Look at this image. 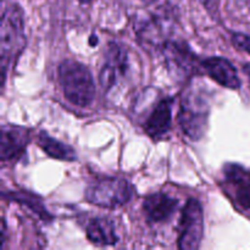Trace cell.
<instances>
[{
	"label": "cell",
	"mask_w": 250,
	"mask_h": 250,
	"mask_svg": "<svg viewBox=\"0 0 250 250\" xmlns=\"http://www.w3.org/2000/svg\"><path fill=\"white\" fill-rule=\"evenodd\" d=\"M190 83L181 95L177 121L183 134L193 142L205 136L209 126L210 94L204 87Z\"/></svg>",
	"instance_id": "obj_1"
},
{
	"label": "cell",
	"mask_w": 250,
	"mask_h": 250,
	"mask_svg": "<svg viewBox=\"0 0 250 250\" xmlns=\"http://www.w3.org/2000/svg\"><path fill=\"white\" fill-rule=\"evenodd\" d=\"M27 38L24 33V14L20 5L11 4L4 10L0 26V65H1V87H5L6 77L14 67L23 49Z\"/></svg>",
	"instance_id": "obj_2"
},
{
	"label": "cell",
	"mask_w": 250,
	"mask_h": 250,
	"mask_svg": "<svg viewBox=\"0 0 250 250\" xmlns=\"http://www.w3.org/2000/svg\"><path fill=\"white\" fill-rule=\"evenodd\" d=\"M177 26L175 7L163 5L155 11L146 12L138 17L134 26L136 38L146 50L160 53L166 42L172 39Z\"/></svg>",
	"instance_id": "obj_3"
},
{
	"label": "cell",
	"mask_w": 250,
	"mask_h": 250,
	"mask_svg": "<svg viewBox=\"0 0 250 250\" xmlns=\"http://www.w3.org/2000/svg\"><path fill=\"white\" fill-rule=\"evenodd\" d=\"M58 78L63 97L70 104L87 107L94 102L95 88L92 72L84 63L66 59L58 67Z\"/></svg>",
	"instance_id": "obj_4"
},
{
	"label": "cell",
	"mask_w": 250,
	"mask_h": 250,
	"mask_svg": "<svg viewBox=\"0 0 250 250\" xmlns=\"http://www.w3.org/2000/svg\"><path fill=\"white\" fill-rule=\"evenodd\" d=\"M134 188L121 177H102L90 182L84 190L87 203L104 209H117L131 202Z\"/></svg>",
	"instance_id": "obj_5"
},
{
	"label": "cell",
	"mask_w": 250,
	"mask_h": 250,
	"mask_svg": "<svg viewBox=\"0 0 250 250\" xmlns=\"http://www.w3.org/2000/svg\"><path fill=\"white\" fill-rule=\"evenodd\" d=\"M160 54L166 70L177 82L189 81L202 72V60L183 39H170L164 44Z\"/></svg>",
	"instance_id": "obj_6"
},
{
	"label": "cell",
	"mask_w": 250,
	"mask_h": 250,
	"mask_svg": "<svg viewBox=\"0 0 250 250\" xmlns=\"http://www.w3.org/2000/svg\"><path fill=\"white\" fill-rule=\"evenodd\" d=\"M178 231V248L181 250L200 248L204 236V211L195 198H189L183 207Z\"/></svg>",
	"instance_id": "obj_7"
},
{
	"label": "cell",
	"mask_w": 250,
	"mask_h": 250,
	"mask_svg": "<svg viewBox=\"0 0 250 250\" xmlns=\"http://www.w3.org/2000/svg\"><path fill=\"white\" fill-rule=\"evenodd\" d=\"M128 70L129 58L126 46L119 42L109 43L99 75V83L104 92L107 93L116 87L117 83L128 75Z\"/></svg>",
	"instance_id": "obj_8"
},
{
	"label": "cell",
	"mask_w": 250,
	"mask_h": 250,
	"mask_svg": "<svg viewBox=\"0 0 250 250\" xmlns=\"http://www.w3.org/2000/svg\"><path fill=\"white\" fill-rule=\"evenodd\" d=\"M222 183L236 207L243 211H250V170L236 163L225 164Z\"/></svg>",
	"instance_id": "obj_9"
},
{
	"label": "cell",
	"mask_w": 250,
	"mask_h": 250,
	"mask_svg": "<svg viewBox=\"0 0 250 250\" xmlns=\"http://www.w3.org/2000/svg\"><path fill=\"white\" fill-rule=\"evenodd\" d=\"M31 142V129L19 125L5 124L1 126L0 160L5 164L19 163L26 155L27 146Z\"/></svg>",
	"instance_id": "obj_10"
},
{
	"label": "cell",
	"mask_w": 250,
	"mask_h": 250,
	"mask_svg": "<svg viewBox=\"0 0 250 250\" xmlns=\"http://www.w3.org/2000/svg\"><path fill=\"white\" fill-rule=\"evenodd\" d=\"M175 98L165 97L159 100L143 125L146 136L154 142L161 141L167 136L172 126V109Z\"/></svg>",
	"instance_id": "obj_11"
},
{
	"label": "cell",
	"mask_w": 250,
	"mask_h": 250,
	"mask_svg": "<svg viewBox=\"0 0 250 250\" xmlns=\"http://www.w3.org/2000/svg\"><path fill=\"white\" fill-rule=\"evenodd\" d=\"M178 208L177 198L167 193L158 192L144 198L143 212L149 225H160L168 222Z\"/></svg>",
	"instance_id": "obj_12"
},
{
	"label": "cell",
	"mask_w": 250,
	"mask_h": 250,
	"mask_svg": "<svg viewBox=\"0 0 250 250\" xmlns=\"http://www.w3.org/2000/svg\"><path fill=\"white\" fill-rule=\"evenodd\" d=\"M202 68L212 81L227 89H239L242 81L233 63L226 58L211 56L203 59Z\"/></svg>",
	"instance_id": "obj_13"
},
{
	"label": "cell",
	"mask_w": 250,
	"mask_h": 250,
	"mask_svg": "<svg viewBox=\"0 0 250 250\" xmlns=\"http://www.w3.org/2000/svg\"><path fill=\"white\" fill-rule=\"evenodd\" d=\"M85 236L92 244L98 247H112L119 242L115 222L107 217H94L85 229Z\"/></svg>",
	"instance_id": "obj_14"
},
{
	"label": "cell",
	"mask_w": 250,
	"mask_h": 250,
	"mask_svg": "<svg viewBox=\"0 0 250 250\" xmlns=\"http://www.w3.org/2000/svg\"><path fill=\"white\" fill-rule=\"evenodd\" d=\"M2 199L17 203V204H21L23 205V207L28 208L34 215H37L42 221L46 222V224L53 220V216H51L50 212L46 210L42 198L39 197V195L34 194V193L28 192V190L20 189L2 192Z\"/></svg>",
	"instance_id": "obj_15"
},
{
	"label": "cell",
	"mask_w": 250,
	"mask_h": 250,
	"mask_svg": "<svg viewBox=\"0 0 250 250\" xmlns=\"http://www.w3.org/2000/svg\"><path fill=\"white\" fill-rule=\"evenodd\" d=\"M38 146L51 159L60 161H71L77 160L76 150L68 144L54 138L45 131H41L38 133Z\"/></svg>",
	"instance_id": "obj_16"
},
{
	"label": "cell",
	"mask_w": 250,
	"mask_h": 250,
	"mask_svg": "<svg viewBox=\"0 0 250 250\" xmlns=\"http://www.w3.org/2000/svg\"><path fill=\"white\" fill-rule=\"evenodd\" d=\"M231 42L234 48L250 55V34L236 32V33L232 34Z\"/></svg>",
	"instance_id": "obj_17"
},
{
	"label": "cell",
	"mask_w": 250,
	"mask_h": 250,
	"mask_svg": "<svg viewBox=\"0 0 250 250\" xmlns=\"http://www.w3.org/2000/svg\"><path fill=\"white\" fill-rule=\"evenodd\" d=\"M197 1H199L211 15L217 14V10H219V6H217L219 5V0H197Z\"/></svg>",
	"instance_id": "obj_18"
},
{
	"label": "cell",
	"mask_w": 250,
	"mask_h": 250,
	"mask_svg": "<svg viewBox=\"0 0 250 250\" xmlns=\"http://www.w3.org/2000/svg\"><path fill=\"white\" fill-rule=\"evenodd\" d=\"M243 71H244V73L247 75V77H248V80L250 82V63H246V65L243 66Z\"/></svg>",
	"instance_id": "obj_19"
},
{
	"label": "cell",
	"mask_w": 250,
	"mask_h": 250,
	"mask_svg": "<svg viewBox=\"0 0 250 250\" xmlns=\"http://www.w3.org/2000/svg\"><path fill=\"white\" fill-rule=\"evenodd\" d=\"M98 42H99V39H98V37H95V36H92V37H90V39H89L90 45H92V46H95V45H97Z\"/></svg>",
	"instance_id": "obj_20"
},
{
	"label": "cell",
	"mask_w": 250,
	"mask_h": 250,
	"mask_svg": "<svg viewBox=\"0 0 250 250\" xmlns=\"http://www.w3.org/2000/svg\"><path fill=\"white\" fill-rule=\"evenodd\" d=\"M142 2H144V4H146V5H150V4H153V2H155L156 0H141Z\"/></svg>",
	"instance_id": "obj_21"
},
{
	"label": "cell",
	"mask_w": 250,
	"mask_h": 250,
	"mask_svg": "<svg viewBox=\"0 0 250 250\" xmlns=\"http://www.w3.org/2000/svg\"><path fill=\"white\" fill-rule=\"evenodd\" d=\"M80 2H82V4H89V2H92L93 0H78Z\"/></svg>",
	"instance_id": "obj_22"
}]
</instances>
